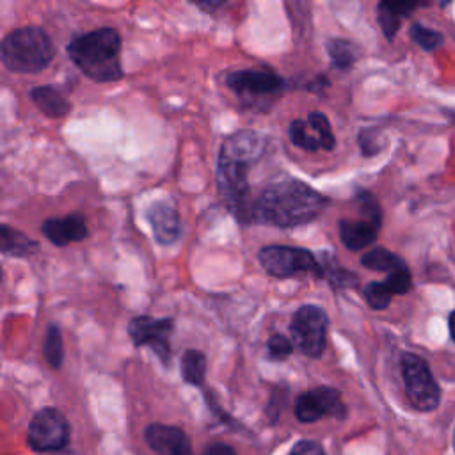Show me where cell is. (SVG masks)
<instances>
[{
  "instance_id": "4316f807",
  "label": "cell",
  "mask_w": 455,
  "mask_h": 455,
  "mask_svg": "<svg viewBox=\"0 0 455 455\" xmlns=\"http://www.w3.org/2000/svg\"><path fill=\"white\" fill-rule=\"evenodd\" d=\"M411 37L414 39V43H418V44H419L421 48H425V50H434V48H437V46L441 44V41H443V37H441L439 32L430 30V28H427V27H423V25H419V23H414V25L411 27Z\"/></svg>"
},
{
  "instance_id": "4fadbf2b",
  "label": "cell",
  "mask_w": 455,
  "mask_h": 455,
  "mask_svg": "<svg viewBox=\"0 0 455 455\" xmlns=\"http://www.w3.org/2000/svg\"><path fill=\"white\" fill-rule=\"evenodd\" d=\"M146 220L158 243L169 245L181 235V219L178 210L167 201H156L146 210Z\"/></svg>"
},
{
  "instance_id": "ba28073f",
  "label": "cell",
  "mask_w": 455,
  "mask_h": 455,
  "mask_svg": "<svg viewBox=\"0 0 455 455\" xmlns=\"http://www.w3.org/2000/svg\"><path fill=\"white\" fill-rule=\"evenodd\" d=\"M174 329L172 318H155L140 315L130 320L128 334L135 347H149L158 359L167 366L171 363L169 336Z\"/></svg>"
},
{
  "instance_id": "7a4b0ae2",
  "label": "cell",
  "mask_w": 455,
  "mask_h": 455,
  "mask_svg": "<svg viewBox=\"0 0 455 455\" xmlns=\"http://www.w3.org/2000/svg\"><path fill=\"white\" fill-rule=\"evenodd\" d=\"M329 199L307 183L295 178H281L268 183L256 199L254 222L277 228H297L316 219Z\"/></svg>"
},
{
  "instance_id": "8992f818",
  "label": "cell",
  "mask_w": 455,
  "mask_h": 455,
  "mask_svg": "<svg viewBox=\"0 0 455 455\" xmlns=\"http://www.w3.org/2000/svg\"><path fill=\"white\" fill-rule=\"evenodd\" d=\"M329 316L316 304H302L291 318L290 332L293 343L307 357H320L327 345Z\"/></svg>"
},
{
  "instance_id": "836d02e7",
  "label": "cell",
  "mask_w": 455,
  "mask_h": 455,
  "mask_svg": "<svg viewBox=\"0 0 455 455\" xmlns=\"http://www.w3.org/2000/svg\"><path fill=\"white\" fill-rule=\"evenodd\" d=\"M453 446H455V434H453Z\"/></svg>"
},
{
  "instance_id": "e0dca14e",
  "label": "cell",
  "mask_w": 455,
  "mask_h": 455,
  "mask_svg": "<svg viewBox=\"0 0 455 455\" xmlns=\"http://www.w3.org/2000/svg\"><path fill=\"white\" fill-rule=\"evenodd\" d=\"M28 94L34 105L48 117H64L71 110L69 101L52 85L34 87Z\"/></svg>"
},
{
  "instance_id": "83f0119b",
  "label": "cell",
  "mask_w": 455,
  "mask_h": 455,
  "mask_svg": "<svg viewBox=\"0 0 455 455\" xmlns=\"http://www.w3.org/2000/svg\"><path fill=\"white\" fill-rule=\"evenodd\" d=\"M384 281L389 286V290L393 291V295H402L411 290V274H409L407 267L387 274V277Z\"/></svg>"
},
{
  "instance_id": "d4e9b609",
  "label": "cell",
  "mask_w": 455,
  "mask_h": 455,
  "mask_svg": "<svg viewBox=\"0 0 455 455\" xmlns=\"http://www.w3.org/2000/svg\"><path fill=\"white\" fill-rule=\"evenodd\" d=\"M363 295L368 302L370 307L373 309H384L389 306L393 291L389 290V286L386 284V281H371L364 286Z\"/></svg>"
},
{
  "instance_id": "277c9868",
  "label": "cell",
  "mask_w": 455,
  "mask_h": 455,
  "mask_svg": "<svg viewBox=\"0 0 455 455\" xmlns=\"http://www.w3.org/2000/svg\"><path fill=\"white\" fill-rule=\"evenodd\" d=\"M0 55L12 73H39L55 57V46L41 27H20L2 39Z\"/></svg>"
},
{
  "instance_id": "30bf717a",
  "label": "cell",
  "mask_w": 455,
  "mask_h": 455,
  "mask_svg": "<svg viewBox=\"0 0 455 455\" xmlns=\"http://www.w3.org/2000/svg\"><path fill=\"white\" fill-rule=\"evenodd\" d=\"M226 85L243 100L268 98L284 87V78L272 69L247 68L231 71L226 76Z\"/></svg>"
},
{
  "instance_id": "f546056e",
  "label": "cell",
  "mask_w": 455,
  "mask_h": 455,
  "mask_svg": "<svg viewBox=\"0 0 455 455\" xmlns=\"http://www.w3.org/2000/svg\"><path fill=\"white\" fill-rule=\"evenodd\" d=\"M290 455H323V451H322L320 444H316L313 441H300L291 448Z\"/></svg>"
},
{
  "instance_id": "44dd1931",
  "label": "cell",
  "mask_w": 455,
  "mask_h": 455,
  "mask_svg": "<svg viewBox=\"0 0 455 455\" xmlns=\"http://www.w3.org/2000/svg\"><path fill=\"white\" fill-rule=\"evenodd\" d=\"M206 375V357L199 350H187L181 355V377L190 386H203Z\"/></svg>"
},
{
  "instance_id": "7402d4cb",
  "label": "cell",
  "mask_w": 455,
  "mask_h": 455,
  "mask_svg": "<svg viewBox=\"0 0 455 455\" xmlns=\"http://www.w3.org/2000/svg\"><path fill=\"white\" fill-rule=\"evenodd\" d=\"M361 263L363 267L370 268V270H375V272H396L400 268H405V263L393 252H389L387 249H382V247H377V249H371L370 252H366L363 258H361Z\"/></svg>"
},
{
  "instance_id": "8fae6325",
  "label": "cell",
  "mask_w": 455,
  "mask_h": 455,
  "mask_svg": "<svg viewBox=\"0 0 455 455\" xmlns=\"http://www.w3.org/2000/svg\"><path fill=\"white\" fill-rule=\"evenodd\" d=\"M288 135L297 148L306 151H331L336 146L331 123L327 116L318 110L309 112L307 119H293Z\"/></svg>"
},
{
  "instance_id": "2e32d148",
  "label": "cell",
  "mask_w": 455,
  "mask_h": 455,
  "mask_svg": "<svg viewBox=\"0 0 455 455\" xmlns=\"http://www.w3.org/2000/svg\"><path fill=\"white\" fill-rule=\"evenodd\" d=\"M380 222L382 220H377L371 217H364V219H357V220L341 219L338 224L339 238L347 249L359 251L363 247H368L371 242H375L379 229H380Z\"/></svg>"
},
{
  "instance_id": "1f68e13d",
  "label": "cell",
  "mask_w": 455,
  "mask_h": 455,
  "mask_svg": "<svg viewBox=\"0 0 455 455\" xmlns=\"http://www.w3.org/2000/svg\"><path fill=\"white\" fill-rule=\"evenodd\" d=\"M196 5H197L199 9H203V11H206L208 14H213L217 9L224 7V2H197Z\"/></svg>"
},
{
  "instance_id": "ffe728a7",
  "label": "cell",
  "mask_w": 455,
  "mask_h": 455,
  "mask_svg": "<svg viewBox=\"0 0 455 455\" xmlns=\"http://www.w3.org/2000/svg\"><path fill=\"white\" fill-rule=\"evenodd\" d=\"M320 263H322V279H327L332 288H354V286H357L359 277L354 272L338 267L332 254H322Z\"/></svg>"
},
{
  "instance_id": "3957f363",
  "label": "cell",
  "mask_w": 455,
  "mask_h": 455,
  "mask_svg": "<svg viewBox=\"0 0 455 455\" xmlns=\"http://www.w3.org/2000/svg\"><path fill=\"white\" fill-rule=\"evenodd\" d=\"M121 37L112 27L94 28L75 36L68 43V57L91 80L107 84L123 78Z\"/></svg>"
},
{
  "instance_id": "603a6c76",
  "label": "cell",
  "mask_w": 455,
  "mask_h": 455,
  "mask_svg": "<svg viewBox=\"0 0 455 455\" xmlns=\"http://www.w3.org/2000/svg\"><path fill=\"white\" fill-rule=\"evenodd\" d=\"M327 53L331 57L332 66L338 68V69L352 68L355 59H357L354 44L347 39H341V37H334L327 43Z\"/></svg>"
},
{
  "instance_id": "7c38bea8",
  "label": "cell",
  "mask_w": 455,
  "mask_h": 455,
  "mask_svg": "<svg viewBox=\"0 0 455 455\" xmlns=\"http://www.w3.org/2000/svg\"><path fill=\"white\" fill-rule=\"evenodd\" d=\"M345 412L341 396L334 387H315L302 393L295 402V416L302 423H311L322 416L341 418Z\"/></svg>"
},
{
  "instance_id": "d6a6232c",
  "label": "cell",
  "mask_w": 455,
  "mask_h": 455,
  "mask_svg": "<svg viewBox=\"0 0 455 455\" xmlns=\"http://www.w3.org/2000/svg\"><path fill=\"white\" fill-rule=\"evenodd\" d=\"M450 332H451V339L455 341V311L450 315Z\"/></svg>"
},
{
  "instance_id": "6da1fadb",
  "label": "cell",
  "mask_w": 455,
  "mask_h": 455,
  "mask_svg": "<svg viewBox=\"0 0 455 455\" xmlns=\"http://www.w3.org/2000/svg\"><path fill=\"white\" fill-rule=\"evenodd\" d=\"M267 137L254 130H236L226 137L217 158V185L228 210L242 224H254L256 201L249 171L267 149Z\"/></svg>"
},
{
  "instance_id": "4dcf8cb0",
  "label": "cell",
  "mask_w": 455,
  "mask_h": 455,
  "mask_svg": "<svg viewBox=\"0 0 455 455\" xmlns=\"http://www.w3.org/2000/svg\"><path fill=\"white\" fill-rule=\"evenodd\" d=\"M203 455H236V453L231 446H228L224 443H213L203 451Z\"/></svg>"
},
{
  "instance_id": "5b68a950",
  "label": "cell",
  "mask_w": 455,
  "mask_h": 455,
  "mask_svg": "<svg viewBox=\"0 0 455 455\" xmlns=\"http://www.w3.org/2000/svg\"><path fill=\"white\" fill-rule=\"evenodd\" d=\"M258 259L267 274L286 279L297 274H315L322 277V263L311 251L291 245H265L258 252Z\"/></svg>"
},
{
  "instance_id": "5bb4252c",
  "label": "cell",
  "mask_w": 455,
  "mask_h": 455,
  "mask_svg": "<svg viewBox=\"0 0 455 455\" xmlns=\"http://www.w3.org/2000/svg\"><path fill=\"white\" fill-rule=\"evenodd\" d=\"M146 441L158 455H192L190 441L183 430L171 425H149Z\"/></svg>"
},
{
  "instance_id": "52a82bcc",
  "label": "cell",
  "mask_w": 455,
  "mask_h": 455,
  "mask_svg": "<svg viewBox=\"0 0 455 455\" xmlns=\"http://www.w3.org/2000/svg\"><path fill=\"white\" fill-rule=\"evenodd\" d=\"M402 377L409 402L419 411H432L439 403V386L435 384L428 364L416 354L402 357Z\"/></svg>"
},
{
  "instance_id": "9a60e30c",
  "label": "cell",
  "mask_w": 455,
  "mask_h": 455,
  "mask_svg": "<svg viewBox=\"0 0 455 455\" xmlns=\"http://www.w3.org/2000/svg\"><path fill=\"white\" fill-rule=\"evenodd\" d=\"M41 231L57 247L80 242L87 236V226L80 213H71L62 219H46L41 224Z\"/></svg>"
},
{
  "instance_id": "d6986e66",
  "label": "cell",
  "mask_w": 455,
  "mask_h": 455,
  "mask_svg": "<svg viewBox=\"0 0 455 455\" xmlns=\"http://www.w3.org/2000/svg\"><path fill=\"white\" fill-rule=\"evenodd\" d=\"M414 7H416V4H407V2H380L379 4L377 16H379L380 28L387 39L395 37V34L398 32L402 16H405Z\"/></svg>"
},
{
  "instance_id": "484cf974",
  "label": "cell",
  "mask_w": 455,
  "mask_h": 455,
  "mask_svg": "<svg viewBox=\"0 0 455 455\" xmlns=\"http://www.w3.org/2000/svg\"><path fill=\"white\" fill-rule=\"evenodd\" d=\"M267 352L268 357L274 361H284L293 352V341H290L284 334H272L267 341Z\"/></svg>"
},
{
  "instance_id": "f1b7e54d",
  "label": "cell",
  "mask_w": 455,
  "mask_h": 455,
  "mask_svg": "<svg viewBox=\"0 0 455 455\" xmlns=\"http://www.w3.org/2000/svg\"><path fill=\"white\" fill-rule=\"evenodd\" d=\"M359 146H361V151L370 156V155H375L380 146H377V132H361L359 133Z\"/></svg>"
},
{
  "instance_id": "ac0fdd59",
  "label": "cell",
  "mask_w": 455,
  "mask_h": 455,
  "mask_svg": "<svg viewBox=\"0 0 455 455\" xmlns=\"http://www.w3.org/2000/svg\"><path fill=\"white\" fill-rule=\"evenodd\" d=\"M0 251L5 256L12 258H25L32 256L34 252L39 251V243L32 238H28L25 233L2 224L0 226Z\"/></svg>"
},
{
  "instance_id": "9c48e42d",
  "label": "cell",
  "mask_w": 455,
  "mask_h": 455,
  "mask_svg": "<svg viewBox=\"0 0 455 455\" xmlns=\"http://www.w3.org/2000/svg\"><path fill=\"white\" fill-rule=\"evenodd\" d=\"M69 441V425L53 407L36 412L28 425V444L37 451H57Z\"/></svg>"
},
{
  "instance_id": "cb8c5ba5",
  "label": "cell",
  "mask_w": 455,
  "mask_h": 455,
  "mask_svg": "<svg viewBox=\"0 0 455 455\" xmlns=\"http://www.w3.org/2000/svg\"><path fill=\"white\" fill-rule=\"evenodd\" d=\"M43 352L52 368H60L62 359H64V343H62V334L59 325L50 323L46 329L44 343H43Z\"/></svg>"
}]
</instances>
